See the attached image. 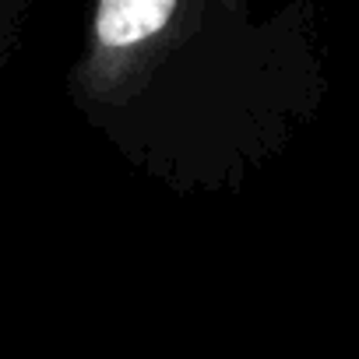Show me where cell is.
I'll return each instance as SVG.
<instances>
[{
  "instance_id": "cell-1",
  "label": "cell",
  "mask_w": 359,
  "mask_h": 359,
  "mask_svg": "<svg viewBox=\"0 0 359 359\" xmlns=\"http://www.w3.org/2000/svg\"><path fill=\"white\" fill-rule=\"evenodd\" d=\"M205 0H95L85 50L71 71L74 99L99 113L134 99L180 46Z\"/></svg>"
},
{
  "instance_id": "cell-3",
  "label": "cell",
  "mask_w": 359,
  "mask_h": 359,
  "mask_svg": "<svg viewBox=\"0 0 359 359\" xmlns=\"http://www.w3.org/2000/svg\"><path fill=\"white\" fill-rule=\"evenodd\" d=\"M22 8V0H0V15L4 11H18Z\"/></svg>"
},
{
  "instance_id": "cell-2",
  "label": "cell",
  "mask_w": 359,
  "mask_h": 359,
  "mask_svg": "<svg viewBox=\"0 0 359 359\" xmlns=\"http://www.w3.org/2000/svg\"><path fill=\"white\" fill-rule=\"evenodd\" d=\"M15 15H18V11H4V15H0V60H4V53H8V39H11Z\"/></svg>"
}]
</instances>
